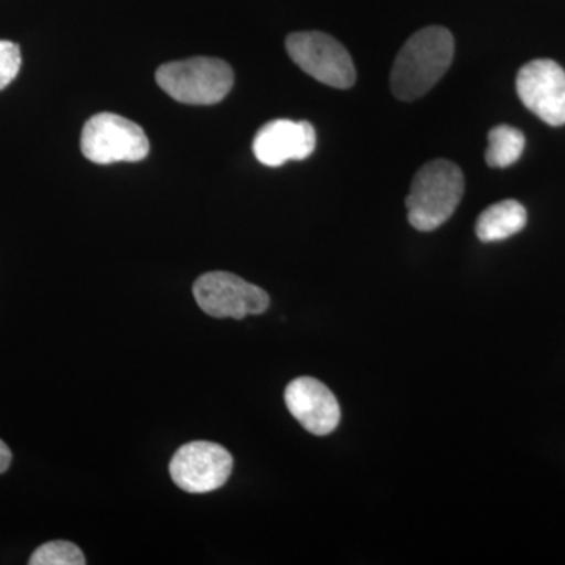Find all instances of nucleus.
Returning a JSON list of instances; mask_svg holds the SVG:
<instances>
[{
    "mask_svg": "<svg viewBox=\"0 0 565 565\" xmlns=\"http://www.w3.org/2000/svg\"><path fill=\"white\" fill-rule=\"evenodd\" d=\"M455 58V39L448 29L430 25L416 32L397 54L392 90L401 102H415L433 90Z\"/></svg>",
    "mask_w": 565,
    "mask_h": 565,
    "instance_id": "nucleus-1",
    "label": "nucleus"
},
{
    "mask_svg": "<svg viewBox=\"0 0 565 565\" xmlns=\"http://www.w3.org/2000/svg\"><path fill=\"white\" fill-rule=\"evenodd\" d=\"M465 178L455 162L437 159L426 163L412 181L407 204L408 222L423 233L440 228L462 202Z\"/></svg>",
    "mask_w": 565,
    "mask_h": 565,
    "instance_id": "nucleus-2",
    "label": "nucleus"
},
{
    "mask_svg": "<svg viewBox=\"0 0 565 565\" xmlns=\"http://www.w3.org/2000/svg\"><path fill=\"white\" fill-rule=\"evenodd\" d=\"M156 82L170 98L191 106H212L232 92L234 73L221 58L193 57L170 62L156 71Z\"/></svg>",
    "mask_w": 565,
    "mask_h": 565,
    "instance_id": "nucleus-3",
    "label": "nucleus"
},
{
    "mask_svg": "<svg viewBox=\"0 0 565 565\" xmlns=\"http://www.w3.org/2000/svg\"><path fill=\"white\" fill-rule=\"evenodd\" d=\"M81 151L87 161L99 166L140 162L150 154V140L137 122L103 111L85 122Z\"/></svg>",
    "mask_w": 565,
    "mask_h": 565,
    "instance_id": "nucleus-4",
    "label": "nucleus"
},
{
    "mask_svg": "<svg viewBox=\"0 0 565 565\" xmlns=\"http://www.w3.org/2000/svg\"><path fill=\"white\" fill-rule=\"evenodd\" d=\"M286 51L291 61L308 76L348 90L356 81L351 54L333 36L322 32H296L286 39Z\"/></svg>",
    "mask_w": 565,
    "mask_h": 565,
    "instance_id": "nucleus-5",
    "label": "nucleus"
},
{
    "mask_svg": "<svg viewBox=\"0 0 565 565\" xmlns=\"http://www.w3.org/2000/svg\"><path fill=\"white\" fill-rule=\"evenodd\" d=\"M193 297L215 319L263 315L270 299L264 289L230 273H207L193 282Z\"/></svg>",
    "mask_w": 565,
    "mask_h": 565,
    "instance_id": "nucleus-6",
    "label": "nucleus"
},
{
    "mask_svg": "<svg viewBox=\"0 0 565 565\" xmlns=\"http://www.w3.org/2000/svg\"><path fill=\"white\" fill-rule=\"evenodd\" d=\"M233 471L228 449L211 441L181 446L170 462L174 484L188 493H210L226 484Z\"/></svg>",
    "mask_w": 565,
    "mask_h": 565,
    "instance_id": "nucleus-7",
    "label": "nucleus"
},
{
    "mask_svg": "<svg viewBox=\"0 0 565 565\" xmlns=\"http://www.w3.org/2000/svg\"><path fill=\"white\" fill-rule=\"evenodd\" d=\"M516 93L526 109L546 125H565V71L556 62L526 63L516 74Z\"/></svg>",
    "mask_w": 565,
    "mask_h": 565,
    "instance_id": "nucleus-8",
    "label": "nucleus"
},
{
    "mask_svg": "<svg viewBox=\"0 0 565 565\" xmlns=\"http://www.w3.org/2000/svg\"><path fill=\"white\" fill-rule=\"evenodd\" d=\"M285 403L294 418L313 435H329L337 429L341 408L337 397L318 379L299 377L286 386Z\"/></svg>",
    "mask_w": 565,
    "mask_h": 565,
    "instance_id": "nucleus-9",
    "label": "nucleus"
},
{
    "mask_svg": "<svg viewBox=\"0 0 565 565\" xmlns=\"http://www.w3.org/2000/svg\"><path fill=\"white\" fill-rule=\"evenodd\" d=\"M316 150V131L308 121L266 122L253 139V154L263 166L280 167L288 161H303Z\"/></svg>",
    "mask_w": 565,
    "mask_h": 565,
    "instance_id": "nucleus-10",
    "label": "nucleus"
},
{
    "mask_svg": "<svg viewBox=\"0 0 565 565\" xmlns=\"http://www.w3.org/2000/svg\"><path fill=\"white\" fill-rule=\"evenodd\" d=\"M527 222V214L523 204L515 200H504L487 207L478 222L476 234L481 243H498L522 232Z\"/></svg>",
    "mask_w": 565,
    "mask_h": 565,
    "instance_id": "nucleus-11",
    "label": "nucleus"
},
{
    "mask_svg": "<svg viewBox=\"0 0 565 565\" xmlns=\"http://www.w3.org/2000/svg\"><path fill=\"white\" fill-rule=\"evenodd\" d=\"M525 136L512 126L501 125L489 132V147L486 161L493 169H505L522 158L525 150Z\"/></svg>",
    "mask_w": 565,
    "mask_h": 565,
    "instance_id": "nucleus-12",
    "label": "nucleus"
},
{
    "mask_svg": "<svg viewBox=\"0 0 565 565\" xmlns=\"http://www.w3.org/2000/svg\"><path fill=\"white\" fill-rule=\"evenodd\" d=\"M31 565H85L84 553L73 542L54 541L41 545L29 559Z\"/></svg>",
    "mask_w": 565,
    "mask_h": 565,
    "instance_id": "nucleus-13",
    "label": "nucleus"
},
{
    "mask_svg": "<svg viewBox=\"0 0 565 565\" xmlns=\"http://www.w3.org/2000/svg\"><path fill=\"white\" fill-rule=\"evenodd\" d=\"M21 65V47L13 41L0 40V92L17 79Z\"/></svg>",
    "mask_w": 565,
    "mask_h": 565,
    "instance_id": "nucleus-14",
    "label": "nucleus"
},
{
    "mask_svg": "<svg viewBox=\"0 0 565 565\" xmlns=\"http://www.w3.org/2000/svg\"><path fill=\"white\" fill-rule=\"evenodd\" d=\"M11 459H13V456H11L9 446H7L6 441L0 440V475L9 470Z\"/></svg>",
    "mask_w": 565,
    "mask_h": 565,
    "instance_id": "nucleus-15",
    "label": "nucleus"
}]
</instances>
